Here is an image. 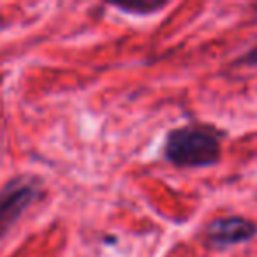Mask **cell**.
Returning <instances> with one entry per match:
<instances>
[{
	"mask_svg": "<svg viewBox=\"0 0 257 257\" xmlns=\"http://www.w3.org/2000/svg\"><path fill=\"white\" fill-rule=\"evenodd\" d=\"M252 11L257 15V2H253V4H252Z\"/></svg>",
	"mask_w": 257,
	"mask_h": 257,
	"instance_id": "8992f818",
	"label": "cell"
},
{
	"mask_svg": "<svg viewBox=\"0 0 257 257\" xmlns=\"http://www.w3.org/2000/svg\"><path fill=\"white\" fill-rule=\"evenodd\" d=\"M257 236V224L241 215H222L211 218L203 231V239L208 246L224 250L229 246L252 241Z\"/></svg>",
	"mask_w": 257,
	"mask_h": 257,
	"instance_id": "3957f363",
	"label": "cell"
},
{
	"mask_svg": "<svg viewBox=\"0 0 257 257\" xmlns=\"http://www.w3.org/2000/svg\"><path fill=\"white\" fill-rule=\"evenodd\" d=\"M232 67H257V46L250 48L248 51H245L243 55H239L234 62H232Z\"/></svg>",
	"mask_w": 257,
	"mask_h": 257,
	"instance_id": "5b68a950",
	"label": "cell"
},
{
	"mask_svg": "<svg viewBox=\"0 0 257 257\" xmlns=\"http://www.w3.org/2000/svg\"><path fill=\"white\" fill-rule=\"evenodd\" d=\"M225 133L210 123H185L171 128L164 138L162 157L178 169H204L222 159Z\"/></svg>",
	"mask_w": 257,
	"mask_h": 257,
	"instance_id": "6da1fadb",
	"label": "cell"
},
{
	"mask_svg": "<svg viewBox=\"0 0 257 257\" xmlns=\"http://www.w3.org/2000/svg\"><path fill=\"white\" fill-rule=\"evenodd\" d=\"M169 0H121V2H113L109 8L118 9L125 15H136V16H150L155 13L164 11L169 8Z\"/></svg>",
	"mask_w": 257,
	"mask_h": 257,
	"instance_id": "277c9868",
	"label": "cell"
},
{
	"mask_svg": "<svg viewBox=\"0 0 257 257\" xmlns=\"http://www.w3.org/2000/svg\"><path fill=\"white\" fill-rule=\"evenodd\" d=\"M41 183L30 176L15 178L0 190V234L16 224L27 208L39 197Z\"/></svg>",
	"mask_w": 257,
	"mask_h": 257,
	"instance_id": "7a4b0ae2",
	"label": "cell"
}]
</instances>
